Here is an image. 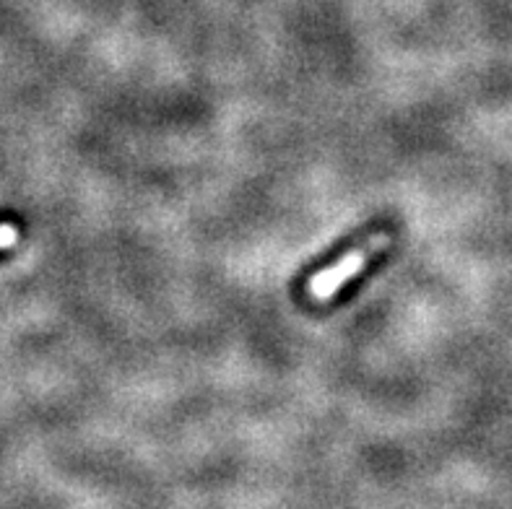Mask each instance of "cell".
Wrapping results in <instances>:
<instances>
[{"label": "cell", "mask_w": 512, "mask_h": 509, "mask_svg": "<svg viewBox=\"0 0 512 509\" xmlns=\"http://www.w3.org/2000/svg\"><path fill=\"white\" fill-rule=\"evenodd\" d=\"M390 245H393V237H390L388 232L370 234L367 239L357 242V245L351 247V250H346L341 258L333 260L328 268L318 271L310 281H307V294H310V299H315V302H328V299L336 297L338 291L344 289L351 278H357L359 273H362L377 255H383Z\"/></svg>", "instance_id": "obj_1"}, {"label": "cell", "mask_w": 512, "mask_h": 509, "mask_svg": "<svg viewBox=\"0 0 512 509\" xmlns=\"http://www.w3.org/2000/svg\"><path fill=\"white\" fill-rule=\"evenodd\" d=\"M19 242V229L13 224H0V250H8Z\"/></svg>", "instance_id": "obj_2"}]
</instances>
